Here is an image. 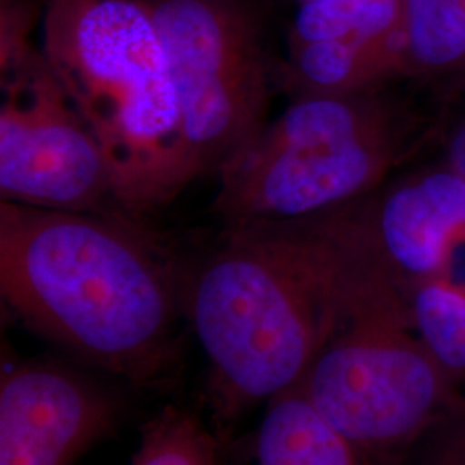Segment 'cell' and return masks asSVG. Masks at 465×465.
Masks as SVG:
<instances>
[{
  "mask_svg": "<svg viewBox=\"0 0 465 465\" xmlns=\"http://www.w3.org/2000/svg\"><path fill=\"white\" fill-rule=\"evenodd\" d=\"M166 50L193 178L266 124L276 63L250 0H147Z\"/></svg>",
  "mask_w": 465,
  "mask_h": 465,
  "instance_id": "6",
  "label": "cell"
},
{
  "mask_svg": "<svg viewBox=\"0 0 465 465\" xmlns=\"http://www.w3.org/2000/svg\"><path fill=\"white\" fill-rule=\"evenodd\" d=\"M116 400L55 362H19L0 380V465H71L114 430Z\"/></svg>",
  "mask_w": 465,
  "mask_h": 465,
  "instance_id": "8",
  "label": "cell"
},
{
  "mask_svg": "<svg viewBox=\"0 0 465 465\" xmlns=\"http://www.w3.org/2000/svg\"><path fill=\"white\" fill-rule=\"evenodd\" d=\"M409 311L422 345L440 367L465 371L464 290L440 276L417 282Z\"/></svg>",
  "mask_w": 465,
  "mask_h": 465,
  "instance_id": "14",
  "label": "cell"
},
{
  "mask_svg": "<svg viewBox=\"0 0 465 465\" xmlns=\"http://www.w3.org/2000/svg\"><path fill=\"white\" fill-rule=\"evenodd\" d=\"M0 76V199L134 217L117 202L105 152L44 50H30Z\"/></svg>",
  "mask_w": 465,
  "mask_h": 465,
  "instance_id": "7",
  "label": "cell"
},
{
  "mask_svg": "<svg viewBox=\"0 0 465 465\" xmlns=\"http://www.w3.org/2000/svg\"><path fill=\"white\" fill-rule=\"evenodd\" d=\"M445 163L465 180V113L450 132L445 147Z\"/></svg>",
  "mask_w": 465,
  "mask_h": 465,
  "instance_id": "16",
  "label": "cell"
},
{
  "mask_svg": "<svg viewBox=\"0 0 465 465\" xmlns=\"http://www.w3.org/2000/svg\"><path fill=\"white\" fill-rule=\"evenodd\" d=\"M403 76L465 86V0H403Z\"/></svg>",
  "mask_w": 465,
  "mask_h": 465,
  "instance_id": "11",
  "label": "cell"
},
{
  "mask_svg": "<svg viewBox=\"0 0 465 465\" xmlns=\"http://www.w3.org/2000/svg\"><path fill=\"white\" fill-rule=\"evenodd\" d=\"M297 2H300V4H302V2H309V0H297Z\"/></svg>",
  "mask_w": 465,
  "mask_h": 465,
  "instance_id": "17",
  "label": "cell"
},
{
  "mask_svg": "<svg viewBox=\"0 0 465 465\" xmlns=\"http://www.w3.org/2000/svg\"><path fill=\"white\" fill-rule=\"evenodd\" d=\"M216 438L199 419L169 407L145 426L130 465H216Z\"/></svg>",
  "mask_w": 465,
  "mask_h": 465,
  "instance_id": "15",
  "label": "cell"
},
{
  "mask_svg": "<svg viewBox=\"0 0 465 465\" xmlns=\"http://www.w3.org/2000/svg\"><path fill=\"white\" fill-rule=\"evenodd\" d=\"M411 324L401 282L382 276L295 386L355 451L407 440L440 400V364L409 334Z\"/></svg>",
  "mask_w": 465,
  "mask_h": 465,
  "instance_id": "5",
  "label": "cell"
},
{
  "mask_svg": "<svg viewBox=\"0 0 465 465\" xmlns=\"http://www.w3.org/2000/svg\"><path fill=\"white\" fill-rule=\"evenodd\" d=\"M388 272L343 207L226 228L183 280L224 422L295 388L367 290Z\"/></svg>",
  "mask_w": 465,
  "mask_h": 465,
  "instance_id": "1",
  "label": "cell"
},
{
  "mask_svg": "<svg viewBox=\"0 0 465 465\" xmlns=\"http://www.w3.org/2000/svg\"><path fill=\"white\" fill-rule=\"evenodd\" d=\"M288 47V59L276 63L274 82L293 99L349 95L403 76L401 32Z\"/></svg>",
  "mask_w": 465,
  "mask_h": 465,
  "instance_id": "10",
  "label": "cell"
},
{
  "mask_svg": "<svg viewBox=\"0 0 465 465\" xmlns=\"http://www.w3.org/2000/svg\"><path fill=\"white\" fill-rule=\"evenodd\" d=\"M42 50L105 152L128 214L164 207L195 180L147 0H47Z\"/></svg>",
  "mask_w": 465,
  "mask_h": 465,
  "instance_id": "3",
  "label": "cell"
},
{
  "mask_svg": "<svg viewBox=\"0 0 465 465\" xmlns=\"http://www.w3.org/2000/svg\"><path fill=\"white\" fill-rule=\"evenodd\" d=\"M369 247L403 282L438 278L450 243L465 232V180L430 167L343 205Z\"/></svg>",
  "mask_w": 465,
  "mask_h": 465,
  "instance_id": "9",
  "label": "cell"
},
{
  "mask_svg": "<svg viewBox=\"0 0 465 465\" xmlns=\"http://www.w3.org/2000/svg\"><path fill=\"white\" fill-rule=\"evenodd\" d=\"M0 293L32 330L138 386L176 361L183 280L136 217L0 200Z\"/></svg>",
  "mask_w": 465,
  "mask_h": 465,
  "instance_id": "2",
  "label": "cell"
},
{
  "mask_svg": "<svg viewBox=\"0 0 465 465\" xmlns=\"http://www.w3.org/2000/svg\"><path fill=\"white\" fill-rule=\"evenodd\" d=\"M255 457V465H359L357 451L319 416L299 388L271 400Z\"/></svg>",
  "mask_w": 465,
  "mask_h": 465,
  "instance_id": "12",
  "label": "cell"
},
{
  "mask_svg": "<svg viewBox=\"0 0 465 465\" xmlns=\"http://www.w3.org/2000/svg\"><path fill=\"white\" fill-rule=\"evenodd\" d=\"M401 15L403 0H309L299 4L288 45L399 34Z\"/></svg>",
  "mask_w": 465,
  "mask_h": 465,
  "instance_id": "13",
  "label": "cell"
},
{
  "mask_svg": "<svg viewBox=\"0 0 465 465\" xmlns=\"http://www.w3.org/2000/svg\"><path fill=\"white\" fill-rule=\"evenodd\" d=\"M431 134L386 84L293 99L219 167L214 213L226 228L328 213L378 190Z\"/></svg>",
  "mask_w": 465,
  "mask_h": 465,
  "instance_id": "4",
  "label": "cell"
}]
</instances>
